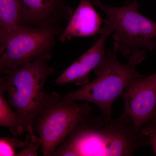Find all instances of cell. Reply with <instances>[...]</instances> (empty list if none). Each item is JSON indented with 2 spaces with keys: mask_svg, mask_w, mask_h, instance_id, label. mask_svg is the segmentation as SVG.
I'll return each mask as SVG.
<instances>
[{
  "mask_svg": "<svg viewBox=\"0 0 156 156\" xmlns=\"http://www.w3.org/2000/svg\"><path fill=\"white\" fill-rule=\"evenodd\" d=\"M53 156H128L149 144L127 117L89 116L69 135Z\"/></svg>",
  "mask_w": 156,
  "mask_h": 156,
  "instance_id": "6da1fadb",
  "label": "cell"
},
{
  "mask_svg": "<svg viewBox=\"0 0 156 156\" xmlns=\"http://www.w3.org/2000/svg\"><path fill=\"white\" fill-rule=\"evenodd\" d=\"M52 53L47 52L30 63L10 71L1 78L0 88L8 93L10 106L16 109L23 131L33 128L46 101L45 82L55 70L49 64Z\"/></svg>",
  "mask_w": 156,
  "mask_h": 156,
  "instance_id": "7a4b0ae2",
  "label": "cell"
},
{
  "mask_svg": "<svg viewBox=\"0 0 156 156\" xmlns=\"http://www.w3.org/2000/svg\"><path fill=\"white\" fill-rule=\"evenodd\" d=\"M118 51L113 47L107 51L106 61L97 77L64 97L77 101L91 102L100 109L101 113L111 116L112 107L128 84L142 76L136 69L145 57L146 50H136L129 56L127 63L118 60Z\"/></svg>",
  "mask_w": 156,
  "mask_h": 156,
  "instance_id": "3957f363",
  "label": "cell"
},
{
  "mask_svg": "<svg viewBox=\"0 0 156 156\" xmlns=\"http://www.w3.org/2000/svg\"><path fill=\"white\" fill-rule=\"evenodd\" d=\"M77 101L56 92L47 93L44 107L34 124L43 155L53 156L58 145L90 115L92 108L89 102Z\"/></svg>",
  "mask_w": 156,
  "mask_h": 156,
  "instance_id": "277c9868",
  "label": "cell"
},
{
  "mask_svg": "<svg viewBox=\"0 0 156 156\" xmlns=\"http://www.w3.org/2000/svg\"><path fill=\"white\" fill-rule=\"evenodd\" d=\"M92 4L104 13L112 27L113 47L123 56L156 49V22L140 13L137 1L121 7L108 5L100 0Z\"/></svg>",
  "mask_w": 156,
  "mask_h": 156,
  "instance_id": "5b68a950",
  "label": "cell"
},
{
  "mask_svg": "<svg viewBox=\"0 0 156 156\" xmlns=\"http://www.w3.org/2000/svg\"><path fill=\"white\" fill-rule=\"evenodd\" d=\"M62 30L57 28L18 25L0 42V72L5 74L51 52L56 38Z\"/></svg>",
  "mask_w": 156,
  "mask_h": 156,
  "instance_id": "8992f818",
  "label": "cell"
},
{
  "mask_svg": "<svg viewBox=\"0 0 156 156\" xmlns=\"http://www.w3.org/2000/svg\"><path fill=\"white\" fill-rule=\"evenodd\" d=\"M120 97L124 101L122 115L128 118L136 129L140 130L152 120L156 111V72L132 81Z\"/></svg>",
  "mask_w": 156,
  "mask_h": 156,
  "instance_id": "52a82bcc",
  "label": "cell"
},
{
  "mask_svg": "<svg viewBox=\"0 0 156 156\" xmlns=\"http://www.w3.org/2000/svg\"><path fill=\"white\" fill-rule=\"evenodd\" d=\"M18 25L63 30L73 11L65 0H17Z\"/></svg>",
  "mask_w": 156,
  "mask_h": 156,
  "instance_id": "ba28073f",
  "label": "cell"
},
{
  "mask_svg": "<svg viewBox=\"0 0 156 156\" xmlns=\"http://www.w3.org/2000/svg\"><path fill=\"white\" fill-rule=\"evenodd\" d=\"M113 32L112 27L105 19L99 38L87 52L63 71L56 80V83L62 85L68 83L84 86L89 83V76L95 71L98 76L103 69L106 58L105 43Z\"/></svg>",
  "mask_w": 156,
  "mask_h": 156,
  "instance_id": "9c48e42d",
  "label": "cell"
},
{
  "mask_svg": "<svg viewBox=\"0 0 156 156\" xmlns=\"http://www.w3.org/2000/svg\"><path fill=\"white\" fill-rule=\"evenodd\" d=\"M102 21L91 0H80L67 25L58 35V40L64 42L75 37L95 36L100 33Z\"/></svg>",
  "mask_w": 156,
  "mask_h": 156,
  "instance_id": "30bf717a",
  "label": "cell"
},
{
  "mask_svg": "<svg viewBox=\"0 0 156 156\" xmlns=\"http://www.w3.org/2000/svg\"><path fill=\"white\" fill-rule=\"evenodd\" d=\"M19 15L17 0H0V42L19 25Z\"/></svg>",
  "mask_w": 156,
  "mask_h": 156,
  "instance_id": "8fae6325",
  "label": "cell"
},
{
  "mask_svg": "<svg viewBox=\"0 0 156 156\" xmlns=\"http://www.w3.org/2000/svg\"><path fill=\"white\" fill-rule=\"evenodd\" d=\"M5 91L0 88V125L8 127L14 136L22 134L24 131L19 115L11 109L9 102L4 97Z\"/></svg>",
  "mask_w": 156,
  "mask_h": 156,
  "instance_id": "7c38bea8",
  "label": "cell"
},
{
  "mask_svg": "<svg viewBox=\"0 0 156 156\" xmlns=\"http://www.w3.org/2000/svg\"><path fill=\"white\" fill-rule=\"evenodd\" d=\"M27 136L26 137L25 146L23 149L17 154L19 156H37V151L41 145V140L35 136L33 128H29Z\"/></svg>",
  "mask_w": 156,
  "mask_h": 156,
  "instance_id": "4fadbf2b",
  "label": "cell"
},
{
  "mask_svg": "<svg viewBox=\"0 0 156 156\" xmlns=\"http://www.w3.org/2000/svg\"><path fill=\"white\" fill-rule=\"evenodd\" d=\"M25 142L15 138L6 137L0 140V156H14L17 155L14 148L23 147Z\"/></svg>",
  "mask_w": 156,
  "mask_h": 156,
  "instance_id": "5bb4252c",
  "label": "cell"
},
{
  "mask_svg": "<svg viewBox=\"0 0 156 156\" xmlns=\"http://www.w3.org/2000/svg\"><path fill=\"white\" fill-rule=\"evenodd\" d=\"M141 132L147 136L149 142L153 149L154 152L156 156V129L149 122L140 129Z\"/></svg>",
  "mask_w": 156,
  "mask_h": 156,
  "instance_id": "9a60e30c",
  "label": "cell"
},
{
  "mask_svg": "<svg viewBox=\"0 0 156 156\" xmlns=\"http://www.w3.org/2000/svg\"><path fill=\"white\" fill-rule=\"evenodd\" d=\"M154 128L156 129V111L152 120L149 122Z\"/></svg>",
  "mask_w": 156,
  "mask_h": 156,
  "instance_id": "2e32d148",
  "label": "cell"
},
{
  "mask_svg": "<svg viewBox=\"0 0 156 156\" xmlns=\"http://www.w3.org/2000/svg\"><path fill=\"white\" fill-rule=\"evenodd\" d=\"M134 1H137V0H126V3L125 4H128V3Z\"/></svg>",
  "mask_w": 156,
  "mask_h": 156,
  "instance_id": "e0dca14e",
  "label": "cell"
},
{
  "mask_svg": "<svg viewBox=\"0 0 156 156\" xmlns=\"http://www.w3.org/2000/svg\"></svg>",
  "mask_w": 156,
  "mask_h": 156,
  "instance_id": "ac0fdd59",
  "label": "cell"
}]
</instances>
